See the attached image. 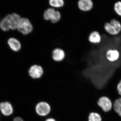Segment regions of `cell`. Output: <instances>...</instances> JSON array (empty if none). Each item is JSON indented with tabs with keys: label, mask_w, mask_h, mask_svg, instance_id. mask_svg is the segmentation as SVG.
Returning a JSON list of instances; mask_svg holds the SVG:
<instances>
[{
	"label": "cell",
	"mask_w": 121,
	"mask_h": 121,
	"mask_svg": "<svg viewBox=\"0 0 121 121\" xmlns=\"http://www.w3.org/2000/svg\"><path fill=\"white\" fill-rule=\"evenodd\" d=\"M21 17L17 13L8 14L2 19L4 25L9 30L17 29V26Z\"/></svg>",
	"instance_id": "1"
},
{
	"label": "cell",
	"mask_w": 121,
	"mask_h": 121,
	"mask_svg": "<svg viewBox=\"0 0 121 121\" xmlns=\"http://www.w3.org/2000/svg\"><path fill=\"white\" fill-rule=\"evenodd\" d=\"M105 31L109 35L116 36L121 32V24L119 21L113 19L109 22H106L104 25Z\"/></svg>",
	"instance_id": "2"
},
{
	"label": "cell",
	"mask_w": 121,
	"mask_h": 121,
	"mask_svg": "<svg viewBox=\"0 0 121 121\" xmlns=\"http://www.w3.org/2000/svg\"><path fill=\"white\" fill-rule=\"evenodd\" d=\"M61 17V14L59 11L51 7L47 9L44 12V19L47 21H50L52 23L55 24L59 22Z\"/></svg>",
	"instance_id": "3"
},
{
	"label": "cell",
	"mask_w": 121,
	"mask_h": 121,
	"mask_svg": "<svg viewBox=\"0 0 121 121\" xmlns=\"http://www.w3.org/2000/svg\"><path fill=\"white\" fill-rule=\"evenodd\" d=\"M17 30L23 35H29L32 32L33 26L30 20L26 17H21L17 26Z\"/></svg>",
	"instance_id": "4"
},
{
	"label": "cell",
	"mask_w": 121,
	"mask_h": 121,
	"mask_svg": "<svg viewBox=\"0 0 121 121\" xmlns=\"http://www.w3.org/2000/svg\"><path fill=\"white\" fill-rule=\"evenodd\" d=\"M36 114L40 117H46L50 114L51 111V107L49 103L45 101L38 103L35 107Z\"/></svg>",
	"instance_id": "5"
},
{
	"label": "cell",
	"mask_w": 121,
	"mask_h": 121,
	"mask_svg": "<svg viewBox=\"0 0 121 121\" xmlns=\"http://www.w3.org/2000/svg\"><path fill=\"white\" fill-rule=\"evenodd\" d=\"M28 73L29 76L33 79H39L43 75L44 70L41 65L35 64L29 67Z\"/></svg>",
	"instance_id": "6"
},
{
	"label": "cell",
	"mask_w": 121,
	"mask_h": 121,
	"mask_svg": "<svg viewBox=\"0 0 121 121\" xmlns=\"http://www.w3.org/2000/svg\"><path fill=\"white\" fill-rule=\"evenodd\" d=\"M98 105L105 112H108L113 108V103L110 99L106 97L99 98L97 102Z\"/></svg>",
	"instance_id": "7"
},
{
	"label": "cell",
	"mask_w": 121,
	"mask_h": 121,
	"mask_svg": "<svg viewBox=\"0 0 121 121\" xmlns=\"http://www.w3.org/2000/svg\"><path fill=\"white\" fill-rule=\"evenodd\" d=\"M105 56L108 61L110 62H114L119 59L120 52L117 48H110L107 51Z\"/></svg>",
	"instance_id": "8"
},
{
	"label": "cell",
	"mask_w": 121,
	"mask_h": 121,
	"mask_svg": "<svg viewBox=\"0 0 121 121\" xmlns=\"http://www.w3.org/2000/svg\"><path fill=\"white\" fill-rule=\"evenodd\" d=\"M78 5L80 11L87 13L93 9L94 3L92 0H80L78 1Z\"/></svg>",
	"instance_id": "9"
},
{
	"label": "cell",
	"mask_w": 121,
	"mask_h": 121,
	"mask_svg": "<svg viewBox=\"0 0 121 121\" xmlns=\"http://www.w3.org/2000/svg\"><path fill=\"white\" fill-rule=\"evenodd\" d=\"M52 58L54 61L56 62H62L65 59L66 53L65 51L60 48H56L52 51Z\"/></svg>",
	"instance_id": "10"
},
{
	"label": "cell",
	"mask_w": 121,
	"mask_h": 121,
	"mask_svg": "<svg viewBox=\"0 0 121 121\" xmlns=\"http://www.w3.org/2000/svg\"><path fill=\"white\" fill-rule=\"evenodd\" d=\"M88 40L90 43L92 44H98L101 41L102 37L99 32L94 30L89 34Z\"/></svg>",
	"instance_id": "11"
},
{
	"label": "cell",
	"mask_w": 121,
	"mask_h": 121,
	"mask_svg": "<svg viewBox=\"0 0 121 121\" xmlns=\"http://www.w3.org/2000/svg\"><path fill=\"white\" fill-rule=\"evenodd\" d=\"M0 110L2 114L9 116L12 114L13 109L12 105L8 102H3L0 103Z\"/></svg>",
	"instance_id": "12"
},
{
	"label": "cell",
	"mask_w": 121,
	"mask_h": 121,
	"mask_svg": "<svg viewBox=\"0 0 121 121\" xmlns=\"http://www.w3.org/2000/svg\"><path fill=\"white\" fill-rule=\"evenodd\" d=\"M8 43L10 48L13 51H19L22 47L20 41L13 37H11L8 40Z\"/></svg>",
	"instance_id": "13"
},
{
	"label": "cell",
	"mask_w": 121,
	"mask_h": 121,
	"mask_svg": "<svg viewBox=\"0 0 121 121\" xmlns=\"http://www.w3.org/2000/svg\"><path fill=\"white\" fill-rule=\"evenodd\" d=\"M48 4L51 8H62L65 5V2L63 0H50Z\"/></svg>",
	"instance_id": "14"
},
{
	"label": "cell",
	"mask_w": 121,
	"mask_h": 121,
	"mask_svg": "<svg viewBox=\"0 0 121 121\" xmlns=\"http://www.w3.org/2000/svg\"><path fill=\"white\" fill-rule=\"evenodd\" d=\"M113 108L117 114L121 117V97L115 101L113 104Z\"/></svg>",
	"instance_id": "15"
},
{
	"label": "cell",
	"mask_w": 121,
	"mask_h": 121,
	"mask_svg": "<svg viewBox=\"0 0 121 121\" xmlns=\"http://www.w3.org/2000/svg\"><path fill=\"white\" fill-rule=\"evenodd\" d=\"M88 121H102L101 117L100 115L96 112H91L88 117Z\"/></svg>",
	"instance_id": "16"
},
{
	"label": "cell",
	"mask_w": 121,
	"mask_h": 121,
	"mask_svg": "<svg viewBox=\"0 0 121 121\" xmlns=\"http://www.w3.org/2000/svg\"><path fill=\"white\" fill-rule=\"evenodd\" d=\"M114 10L118 16L121 17V0H117L115 3Z\"/></svg>",
	"instance_id": "17"
},
{
	"label": "cell",
	"mask_w": 121,
	"mask_h": 121,
	"mask_svg": "<svg viewBox=\"0 0 121 121\" xmlns=\"http://www.w3.org/2000/svg\"><path fill=\"white\" fill-rule=\"evenodd\" d=\"M117 88L119 95L121 96V80L118 84Z\"/></svg>",
	"instance_id": "18"
},
{
	"label": "cell",
	"mask_w": 121,
	"mask_h": 121,
	"mask_svg": "<svg viewBox=\"0 0 121 121\" xmlns=\"http://www.w3.org/2000/svg\"><path fill=\"white\" fill-rule=\"evenodd\" d=\"M13 121H25L22 118L20 117H17L13 119Z\"/></svg>",
	"instance_id": "19"
},
{
	"label": "cell",
	"mask_w": 121,
	"mask_h": 121,
	"mask_svg": "<svg viewBox=\"0 0 121 121\" xmlns=\"http://www.w3.org/2000/svg\"><path fill=\"white\" fill-rule=\"evenodd\" d=\"M45 121H56V119L52 118H48L45 119Z\"/></svg>",
	"instance_id": "20"
}]
</instances>
